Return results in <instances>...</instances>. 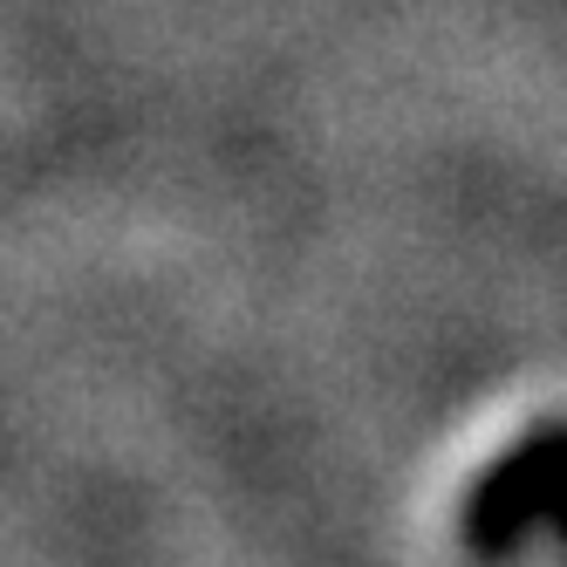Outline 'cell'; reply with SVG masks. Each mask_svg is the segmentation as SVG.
<instances>
[{"mask_svg": "<svg viewBox=\"0 0 567 567\" xmlns=\"http://www.w3.org/2000/svg\"><path fill=\"white\" fill-rule=\"evenodd\" d=\"M526 526H554L567 540V424L519 437L465 493V540L472 547H513Z\"/></svg>", "mask_w": 567, "mask_h": 567, "instance_id": "cell-1", "label": "cell"}]
</instances>
